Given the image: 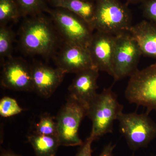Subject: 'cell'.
<instances>
[{
  "instance_id": "cell-26",
  "label": "cell",
  "mask_w": 156,
  "mask_h": 156,
  "mask_svg": "<svg viewBox=\"0 0 156 156\" xmlns=\"http://www.w3.org/2000/svg\"><path fill=\"white\" fill-rule=\"evenodd\" d=\"M2 156H18L14 154L10 153H5L3 154Z\"/></svg>"
},
{
  "instance_id": "cell-22",
  "label": "cell",
  "mask_w": 156,
  "mask_h": 156,
  "mask_svg": "<svg viewBox=\"0 0 156 156\" xmlns=\"http://www.w3.org/2000/svg\"><path fill=\"white\" fill-rule=\"evenodd\" d=\"M142 9L145 18L156 25V0H146L142 3Z\"/></svg>"
},
{
  "instance_id": "cell-9",
  "label": "cell",
  "mask_w": 156,
  "mask_h": 156,
  "mask_svg": "<svg viewBox=\"0 0 156 156\" xmlns=\"http://www.w3.org/2000/svg\"><path fill=\"white\" fill-rule=\"evenodd\" d=\"M115 38L116 36L96 31L88 47L95 67L113 77Z\"/></svg>"
},
{
  "instance_id": "cell-19",
  "label": "cell",
  "mask_w": 156,
  "mask_h": 156,
  "mask_svg": "<svg viewBox=\"0 0 156 156\" xmlns=\"http://www.w3.org/2000/svg\"><path fill=\"white\" fill-rule=\"evenodd\" d=\"M13 34L12 31L1 26L0 28V56L1 58H10L12 52Z\"/></svg>"
},
{
  "instance_id": "cell-5",
  "label": "cell",
  "mask_w": 156,
  "mask_h": 156,
  "mask_svg": "<svg viewBox=\"0 0 156 156\" xmlns=\"http://www.w3.org/2000/svg\"><path fill=\"white\" fill-rule=\"evenodd\" d=\"M20 44L27 53L44 55L54 49L56 35L47 20L43 17H35L27 20L23 27Z\"/></svg>"
},
{
  "instance_id": "cell-15",
  "label": "cell",
  "mask_w": 156,
  "mask_h": 156,
  "mask_svg": "<svg viewBox=\"0 0 156 156\" xmlns=\"http://www.w3.org/2000/svg\"><path fill=\"white\" fill-rule=\"evenodd\" d=\"M51 2L54 7L67 10L79 16L93 29L95 4L92 2L85 0H51Z\"/></svg>"
},
{
  "instance_id": "cell-14",
  "label": "cell",
  "mask_w": 156,
  "mask_h": 156,
  "mask_svg": "<svg viewBox=\"0 0 156 156\" xmlns=\"http://www.w3.org/2000/svg\"><path fill=\"white\" fill-rule=\"evenodd\" d=\"M136 41L142 55L156 58V25L142 20L132 26L128 32Z\"/></svg>"
},
{
  "instance_id": "cell-10",
  "label": "cell",
  "mask_w": 156,
  "mask_h": 156,
  "mask_svg": "<svg viewBox=\"0 0 156 156\" xmlns=\"http://www.w3.org/2000/svg\"><path fill=\"white\" fill-rule=\"evenodd\" d=\"M1 83L3 87L18 91L34 90L32 68L18 59H10L4 64Z\"/></svg>"
},
{
  "instance_id": "cell-4",
  "label": "cell",
  "mask_w": 156,
  "mask_h": 156,
  "mask_svg": "<svg viewBox=\"0 0 156 156\" xmlns=\"http://www.w3.org/2000/svg\"><path fill=\"white\" fill-rule=\"evenodd\" d=\"M125 96L131 103L156 111V63L137 70L130 77Z\"/></svg>"
},
{
  "instance_id": "cell-6",
  "label": "cell",
  "mask_w": 156,
  "mask_h": 156,
  "mask_svg": "<svg viewBox=\"0 0 156 156\" xmlns=\"http://www.w3.org/2000/svg\"><path fill=\"white\" fill-rule=\"evenodd\" d=\"M87 106L69 96L56 119L60 145L76 146L83 144L79 129L83 119L87 116Z\"/></svg>"
},
{
  "instance_id": "cell-13",
  "label": "cell",
  "mask_w": 156,
  "mask_h": 156,
  "mask_svg": "<svg viewBox=\"0 0 156 156\" xmlns=\"http://www.w3.org/2000/svg\"><path fill=\"white\" fill-rule=\"evenodd\" d=\"M65 73L58 67L37 65L32 68L34 90L42 97H50L63 80Z\"/></svg>"
},
{
  "instance_id": "cell-18",
  "label": "cell",
  "mask_w": 156,
  "mask_h": 156,
  "mask_svg": "<svg viewBox=\"0 0 156 156\" xmlns=\"http://www.w3.org/2000/svg\"><path fill=\"white\" fill-rule=\"evenodd\" d=\"M35 133L40 135L57 136L56 121L50 115H44L37 123Z\"/></svg>"
},
{
  "instance_id": "cell-25",
  "label": "cell",
  "mask_w": 156,
  "mask_h": 156,
  "mask_svg": "<svg viewBox=\"0 0 156 156\" xmlns=\"http://www.w3.org/2000/svg\"><path fill=\"white\" fill-rule=\"evenodd\" d=\"M126 1L132 4H137V3H143L146 0H126Z\"/></svg>"
},
{
  "instance_id": "cell-2",
  "label": "cell",
  "mask_w": 156,
  "mask_h": 156,
  "mask_svg": "<svg viewBox=\"0 0 156 156\" xmlns=\"http://www.w3.org/2000/svg\"><path fill=\"white\" fill-rule=\"evenodd\" d=\"M93 30L117 36L132 26L131 12L119 0H96Z\"/></svg>"
},
{
  "instance_id": "cell-20",
  "label": "cell",
  "mask_w": 156,
  "mask_h": 156,
  "mask_svg": "<svg viewBox=\"0 0 156 156\" xmlns=\"http://www.w3.org/2000/svg\"><path fill=\"white\" fill-rule=\"evenodd\" d=\"M23 109L16 100L10 97H3L0 100V115L4 118L13 116L20 113Z\"/></svg>"
},
{
  "instance_id": "cell-12",
  "label": "cell",
  "mask_w": 156,
  "mask_h": 156,
  "mask_svg": "<svg viewBox=\"0 0 156 156\" xmlns=\"http://www.w3.org/2000/svg\"><path fill=\"white\" fill-rule=\"evenodd\" d=\"M99 71L96 68L84 70L76 73L69 88V96L88 107L98 93Z\"/></svg>"
},
{
  "instance_id": "cell-21",
  "label": "cell",
  "mask_w": 156,
  "mask_h": 156,
  "mask_svg": "<svg viewBox=\"0 0 156 156\" xmlns=\"http://www.w3.org/2000/svg\"><path fill=\"white\" fill-rule=\"evenodd\" d=\"M21 14L24 15L36 14L44 5V0H16Z\"/></svg>"
},
{
  "instance_id": "cell-8",
  "label": "cell",
  "mask_w": 156,
  "mask_h": 156,
  "mask_svg": "<svg viewBox=\"0 0 156 156\" xmlns=\"http://www.w3.org/2000/svg\"><path fill=\"white\" fill-rule=\"evenodd\" d=\"M46 10L52 16L66 40V43L88 48L93 30L87 23L76 14L65 9Z\"/></svg>"
},
{
  "instance_id": "cell-17",
  "label": "cell",
  "mask_w": 156,
  "mask_h": 156,
  "mask_svg": "<svg viewBox=\"0 0 156 156\" xmlns=\"http://www.w3.org/2000/svg\"><path fill=\"white\" fill-rule=\"evenodd\" d=\"M19 7L15 0H0V23L5 25L10 21H16L20 16Z\"/></svg>"
},
{
  "instance_id": "cell-16",
  "label": "cell",
  "mask_w": 156,
  "mask_h": 156,
  "mask_svg": "<svg viewBox=\"0 0 156 156\" xmlns=\"http://www.w3.org/2000/svg\"><path fill=\"white\" fill-rule=\"evenodd\" d=\"M36 156H55L60 146L57 136L40 135L34 133L28 136Z\"/></svg>"
},
{
  "instance_id": "cell-24",
  "label": "cell",
  "mask_w": 156,
  "mask_h": 156,
  "mask_svg": "<svg viewBox=\"0 0 156 156\" xmlns=\"http://www.w3.org/2000/svg\"><path fill=\"white\" fill-rule=\"evenodd\" d=\"M115 144L109 143L103 148L102 151L98 156H112L115 147Z\"/></svg>"
},
{
  "instance_id": "cell-7",
  "label": "cell",
  "mask_w": 156,
  "mask_h": 156,
  "mask_svg": "<svg viewBox=\"0 0 156 156\" xmlns=\"http://www.w3.org/2000/svg\"><path fill=\"white\" fill-rule=\"evenodd\" d=\"M141 55L137 43L129 33L116 36L113 62L115 82L136 72Z\"/></svg>"
},
{
  "instance_id": "cell-11",
  "label": "cell",
  "mask_w": 156,
  "mask_h": 156,
  "mask_svg": "<svg viewBox=\"0 0 156 156\" xmlns=\"http://www.w3.org/2000/svg\"><path fill=\"white\" fill-rule=\"evenodd\" d=\"M58 68L66 73H75L95 68L88 48L66 43L57 59Z\"/></svg>"
},
{
  "instance_id": "cell-23",
  "label": "cell",
  "mask_w": 156,
  "mask_h": 156,
  "mask_svg": "<svg viewBox=\"0 0 156 156\" xmlns=\"http://www.w3.org/2000/svg\"><path fill=\"white\" fill-rule=\"evenodd\" d=\"M95 140L91 135L86 139L81 146L76 156H92V143Z\"/></svg>"
},
{
  "instance_id": "cell-27",
  "label": "cell",
  "mask_w": 156,
  "mask_h": 156,
  "mask_svg": "<svg viewBox=\"0 0 156 156\" xmlns=\"http://www.w3.org/2000/svg\"><path fill=\"white\" fill-rule=\"evenodd\" d=\"M85 1H91V2H92V1H93V0H85ZM95 1H96V0H95Z\"/></svg>"
},
{
  "instance_id": "cell-1",
  "label": "cell",
  "mask_w": 156,
  "mask_h": 156,
  "mask_svg": "<svg viewBox=\"0 0 156 156\" xmlns=\"http://www.w3.org/2000/svg\"><path fill=\"white\" fill-rule=\"evenodd\" d=\"M123 106L111 88L105 89L89 104L87 114L92 122L90 135L94 140L113 131L115 120L123 113Z\"/></svg>"
},
{
  "instance_id": "cell-3",
  "label": "cell",
  "mask_w": 156,
  "mask_h": 156,
  "mask_svg": "<svg viewBox=\"0 0 156 156\" xmlns=\"http://www.w3.org/2000/svg\"><path fill=\"white\" fill-rule=\"evenodd\" d=\"M118 120L120 132L131 150L147 147L156 137V123L147 114L123 113Z\"/></svg>"
},
{
  "instance_id": "cell-28",
  "label": "cell",
  "mask_w": 156,
  "mask_h": 156,
  "mask_svg": "<svg viewBox=\"0 0 156 156\" xmlns=\"http://www.w3.org/2000/svg\"><path fill=\"white\" fill-rule=\"evenodd\" d=\"M154 156H156V155H155Z\"/></svg>"
}]
</instances>
